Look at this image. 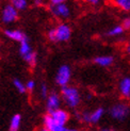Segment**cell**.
<instances>
[{
	"mask_svg": "<svg viewBox=\"0 0 130 131\" xmlns=\"http://www.w3.org/2000/svg\"><path fill=\"white\" fill-rule=\"evenodd\" d=\"M70 119V114L67 110L59 108L51 112H47L43 117V128L46 131H69L67 123Z\"/></svg>",
	"mask_w": 130,
	"mask_h": 131,
	"instance_id": "1",
	"label": "cell"
},
{
	"mask_svg": "<svg viewBox=\"0 0 130 131\" xmlns=\"http://www.w3.org/2000/svg\"><path fill=\"white\" fill-rule=\"evenodd\" d=\"M73 30L70 25L66 21H60L56 27L51 28L47 32V37L51 43H66L70 40Z\"/></svg>",
	"mask_w": 130,
	"mask_h": 131,
	"instance_id": "2",
	"label": "cell"
},
{
	"mask_svg": "<svg viewBox=\"0 0 130 131\" xmlns=\"http://www.w3.org/2000/svg\"><path fill=\"white\" fill-rule=\"evenodd\" d=\"M60 94L62 97L63 103L70 110H76L80 106L82 96L78 88L73 86V85H65L61 88Z\"/></svg>",
	"mask_w": 130,
	"mask_h": 131,
	"instance_id": "3",
	"label": "cell"
},
{
	"mask_svg": "<svg viewBox=\"0 0 130 131\" xmlns=\"http://www.w3.org/2000/svg\"><path fill=\"white\" fill-rule=\"evenodd\" d=\"M49 11L51 15L60 21H66L74 15V6L68 1L57 4H49Z\"/></svg>",
	"mask_w": 130,
	"mask_h": 131,
	"instance_id": "4",
	"label": "cell"
},
{
	"mask_svg": "<svg viewBox=\"0 0 130 131\" xmlns=\"http://www.w3.org/2000/svg\"><path fill=\"white\" fill-rule=\"evenodd\" d=\"M19 54L23 58V60L27 63L30 67H35L37 64V53L33 50L30 44L28 36H26L21 42H19Z\"/></svg>",
	"mask_w": 130,
	"mask_h": 131,
	"instance_id": "5",
	"label": "cell"
},
{
	"mask_svg": "<svg viewBox=\"0 0 130 131\" xmlns=\"http://www.w3.org/2000/svg\"><path fill=\"white\" fill-rule=\"evenodd\" d=\"M109 115L114 122L124 123L130 116V106L127 102H116L109 109Z\"/></svg>",
	"mask_w": 130,
	"mask_h": 131,
	"instance_id": "6",
	"label": "cell"
},
{
	"mask_svg": "<svg viewBox=\"0 0 130 131\" xmlns=\"http://www.w3.org/2000/svg\"><path fill=\"white\" fill-rule=\"evenodd\" d=\"M19 11L10 1L5 3L0 10V21L4 25H12L18 20Z\"/></svg>",
	"mask_w": 130,
	"mask_h": 131,
	"instance_id": "7",
	"label": "cell"
},
{
	"mask_svg": "<svg viewBox=\"0 0 130 131\" xmlns=\"http://www.w3.org/2000/svg\"><path fill=\"white\" fill-rule=\"evenodd\" d=\"M71 68L69 65L63 64L58 68L56 76H55V82L58 86L63 88L65 85H68L71 80Z\"/></svg>",
	"mask_w": 130,
	"mask_h": 131,
	"instance_id": "8",
	"label": "cell"
},
{
	"mask_svg": "<svg viewBox=\"0 0 130 131\" xmlns=\"http://www.w3.org/2000/svg\"><path fill=\"white\" fill-rule=\"evenodd\" d=\"M62 103H63V100H62L61 94L57 93V92H50L49 95L45 99V107H46L47 112H51V111H55L57 109L61 108Z\"/></svg>",
	"mask_w": 130,
	"mask_h": 131,
	"instance_id": "9",
	"label": "cell"
},
{
	"mask_svg": "<svg viewBox=\"0 0 130 131\" xmlns=\"http://www.w3.org/2000/svg\"><path fill=\"white\" fill-rule=\"evenodd\" d=\"M118 92L120 95L124 99H129L130 98V76H125L120 80Z\"/></svg>",
	"mask_w": 130,
	"mask_h": 131,
	"instance_id": "10",
	"label": "cell"
},
{
	"mask_svg": "<svg viewBox=\"0 0 130 131\" xmlns=\"http://www.w3.org/2000/svg\"><path fill=\"white\" fill-rule=\"evenodd\" d=\"M106 114V110L102 107H98L94 109L93 111L90 112V121H89V125H98V124L101 122V119L103 118V116Z\"/></svg>",
	"mask_w": 130,
	"mask_h": 131,
	"instance_id": "11",
	"label": "cell"
},
{
	"mask_svg": "<svg viewBox=\"0 0 130 131\" xmlns=\"http://www.w3.org/2000/svg\"><path fill=\"white\" fill-rule=\"evenodd\" d=\"M3 34L5 37H8L9 40L13 41V42H21L24 38L27 36L25 32H23L21 30L19 29H5L3 31Z\"/></svg>",
	"mask_w": 130,
	"mask_h": 131,
	"instance_id": "12",
	"label": "cell"
},
{
	"mask_svg": "<svg viewBox=\"0 0 130 131\" xmlns=\"http://www.w3.org/2000/svg\"><path fill=\"white\" fill-rule=\"evenodd\" d=\"M94 63L100 67H110L114 63V57L111 54H101L94 58Z\"/></svg>",
	"mask_w": 130,
	"mask_h": 131,
	"instance_id": "13",
	"label": "cell"
},
{
	"mask_svg": "<svg viewBox=\"0 0 130 131\" xmlns=\"http://www.w3.org/2000/svg\"><path fill=\"white\" fill-rule=\"evenodd\" d=\"M126 30L124 29V27L122 26V24L121 25H115V26H113L112 28H110L108 31H107V33H106V36H108V37H120V36H122L123 34H124V32H125Z\"/></svg>",
	"mask_w": 130,
	"mask_h": 131,
	"instance_id": "14",
	"label": "cell"
},
{
	"mask_svg": "<svg viewBox=\"0 0 130 131\" xmlns=\"http://www.w3.org/2000/svg\"><path fill=\"white\" fill-rule=\"evenodd\" d=\"M20 126H21V116H20V114H14L10 119L9 130L10 131H18L19 129H20Z\"/></svg>",
	"mask_w": 130,
	"mask_h": 131,
	"instance_id": "15",
	"label": "cell"
},
{
	"mask_svg": "<svg viewBox=\"0 0 130 131\" xmlns=\"http://www.w3.org/2000/svg\"><path fill=\"white\" fill-rule=\"evenodd\" d=\"M113 4L123 12H130V0H112Z\"/></svg>",
	"mask_w": 130,
	"mask_h": 131,
	"instance_id": "16",
	"label": "cell"
},
{
	"mask_svg": "<svg viewBox=\"0 0 130 131\" xmlns=\"http://www.w3.org/2000/svg\"><path fill=\"white\" fill-rule=\"evenodd\" d=\"M30 1L31 0H11V2L13 3V5H14L19 12H23V11L27 10Z\"/></svg>",
	"mask_w": 130,
	"mask_h": 131,
	"instance_id": "17",
	"label": "cell"
},
{
	"mask_svg": "<svg viewBox=\"0 0 130 131\" xmlns=\"http://www.w3.org/2000/svg\"><path fill=\"white\" fill-rule=\"evenodd\" d=\"M13 86H14V89L19 94H25L26 92H28L27 86H26V83L23 82L20 79H18V78H15V79L13 80Z\"/></svg>",
	"mask_w": 130,
	"mask_h": 131,
	"instance_id": "18",
	"label": "cell"
},
{
	"mask_svg": "<svg viewBox=\"0 0 130 131\" xmlns=\"http://www.w3.org/2000/svg\"><path fill=\"white\" fill-rule=\"evenodd\" d=\"M49 88L46 83H41V85H40V96L43 98V99H46V97L49 95Z\"/></svg>",
	"mask_w": 130,
	"mask_h": 131,
	"instance_id": "19",
	"label": "cell"
},
{
	"mask_svg": "<svg viewBox=\"0 0 130 131\" xmlns=\"http://www.w3.org/2000/svg\"><path fill=\"white\" fill-rule=\"evenodd\" d=\"M82 1L90 6H93V8L99 6L102 3V0H82Z\"/></svg>",
	"mask_w": 130,
	"mask_h": 131,
	"instance_id": "20",
	"label": "cell"
},
{
	"mask_svg": "<svg viewBox=\"0 0 130 131\" xmlns=\"http://www.w3.org/2000/svg\"><path fill=\"white\" fill-rule=\"evenodd\" d=\"M26 86H27V91L30 92V93H32L36 88V82L34 80H28L27 82H26Z\"/></svg>",
	"mask_w": 130,
	"mask_h": 131,
	"instance_id": "21",
	"label": "cell"
},
{
	"mask_svg": "<svg viewBox=\"0 0 130 131\" xmlns=\"http://www.w3.org/2000/svg\"><path fill=\"white\" fill-rule=\"evenodd\" d=\"M122 26L124 27V29L127 31V30H130V17H125L124 19L122 20Z\"/></svg>",
	"mask_w": 130,
	"mask_h": 131,
	"instance_id": "22",
	"label": "cell"
},
{
	"mask_svg": "<svg viewBox=\"0 0 130 131\" xmlns=\"http://www.w3.org/2000/svg\"><path fill=\"white\" fill-rule=\"evenodd\" d=\"M31 2L36 6H42L48 2V0H31Z\"/></svg>",
	"mask_w": 130,
	"mask_h": 131,
	"instance_id": "23",
	"label": "cell"
},
{
	"mask_svg": "<svg viewBox=\"0 0 130 131\" xmlns=\"http://www.w3.org/2000/svg\"><path fill=\"white\" fill-rule=\"evenodd\" d=\"M69 0H48L49 4H57V3H62V2H67Z\"/></svg>",
	"mask_w": 130,
	"mask_h": 131,
	"instance_id": "24",
	"label": "cell"
},
{
	"mask_svg": "<svg viewBox=\"0 0 130 131\" xmlns=\"http://www.w3.org/2000/svg\"><path fill=\"white\" fill-rule=\"evenodd\" d=\"M125 53L130 58V44H127L125 47Z\"/></svg>",
	"mask_w": 130,
	"mask_h": 131,
	"instance_id": "25",
	"label": "cell"
},
{
	"mask_svg": "<svg viewBox=\"0 0 130 131\" xmlns=\"http://www.w3.org/2000/svg\"><path fill=\"white\" fill-rule=\"evenodd\" d=\"M0 53H1V47H0Z\"/></svg>",
	"mask_w": 130,
	"mask_h": 131,
	"instance_id": "26",
	"label": "cell"
},
{
	"mask_svg": "<svg viewBox=\"0 0 130 131\" xmlns=\"http://www.w3.org/2000/svg\"><path fill=\"white\" fill-rule=\"evenodd\" d=\"M9 1H11V0H9Z\"/></svg>",
	"mask_w": 130,
	"mask_h": 131,
	"instance_id": "27",
	"label": "cell"
}]
</instances>
